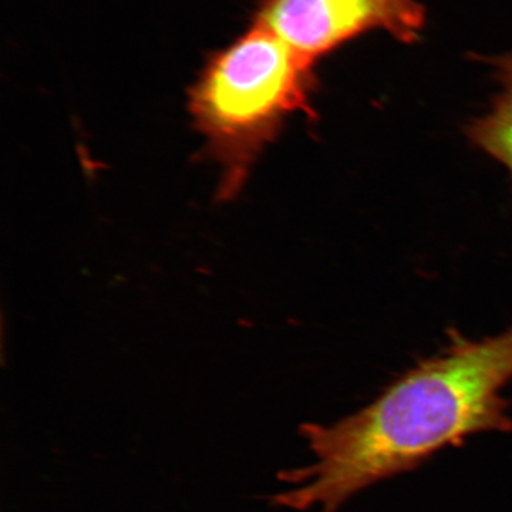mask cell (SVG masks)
Instances as JSON below:
<instances>
[{
  "label": "cell",
  "instance_id": "cell-1",
  "mask_svg": "<svg viewBox=\"0 0 512 512\" xmlns=\"http://www.w3.org/2000/svg\"><path fill=\"white\" fill-rule=\"evenodd\" d=\"M510 382L512 328L480 340L451 330L446 349L397 377L359 412L332 424H302L313 463L282 471L288 490L272 504L335 512L443 448L480 433H511V402L503 394Z\"/></svg>",
  "mask_w": 512,
  "mask_h": 512
},
{
  "label": "cell",
  "instance_id": "cell-2",
  "mask_svg": "<svg viewBox=\"0 0 512 512\" xmlns=\"http://www.w3.org/2000/svg\"><path fill=\"white\" fill-rule=\"evenodd\" d=\"M315 64L258 22L211 57L191 90L190 110L221 167V198L241 191L289 117L312 114Z\"/></svg>",
  "mask_w": 512,
  "mask_h": 512
},
{
  "label": "cell",
  "instance_id": "cell-3",
  "mask_svg": "<svg viewBox=\"0 0 512 512\" xmlns=\"http://www.w3.org/2000/svg\"><path fill=\"white\" fill-rule=\"evenodd\" d=\"M255 22L316 63L370 30L416 42L424 9L417 0H262Z\"/></svg>",
  "mask_w": 512,
  "mask_h": 512
},
{
  "label": "cell",
  "instance_id": "cell-4",
  "mask_svg": "<svg viewBox=\"0 0 512 512\" xmlns=\"http://www.w3.org/2000/svg\"><path fill=\"white\" fill-rule=\"evenodd\" d=\"M500 90L490 109L471 120L466 136L474 147L503 165L512 178V52L488 60Z\"/></svg>",
  "mask_w": 512,
  "mask_h": 512
}]
</instances>
